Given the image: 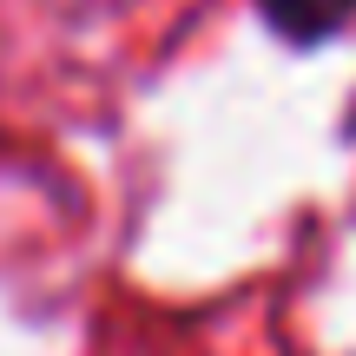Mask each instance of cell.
I'll return each mask as SVG.
<instances>
[{
    "instance_id": "1",
    "label": "cell",
    "mask_w": 356,
    "mask_h": 356,
    "mask_svg": "<svg viewBox=\"0 0 356 356\" xmlns=\"http://www.w3.org/2000/svg\"><path fill=\"white\" fill-rule=\"evenodd\" d=\"M257 7H264V20L277 26V33L323 40V33H337V26L356 13V0H257Z\"/></svg>"
}]
</instances>
